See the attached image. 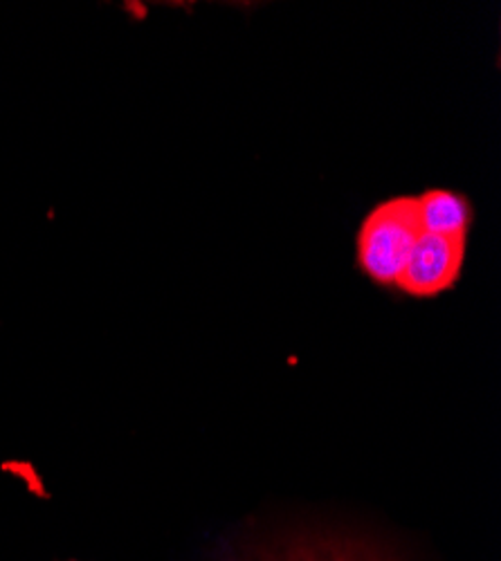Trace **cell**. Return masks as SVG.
<instances>
[{
	"mask_svg": "<svg viewBox=\"0 0 501 561\" xmlns=\"http://www.w3.org/2000/svg\"><path fill=\"white\" fill-rule=\"evenodd\" d=\"M466 245L468 239H449L421 231L412 254H409L396 280V288L419 299H430L449 290L462 276Z\"/></svg>",
	"mask_w": 501,
	"mask_h": 561,
	"instance_id": "2",
	"label": "cell"
},
{
	"mask_svg": "<svg viewBox=\"0 0 501 561\" xmlns=\"http://www.w3.org/2000/svg\"><path fill=\"white\" fill-rule=\"evenodd\" d=\"M227 561H396L383 550L344 537H297L250 550Z\"/></svg>",
	"mask_w": 501,
	"mask_h": 561,
	"instance_id": "3",
	"label": "cell"
},
{
	"mask_svg": "<svg viewBox=\"0 0 501 561\" xmlns=\"http://www.w3.org/2000/svg\"><path fill=\"white\" fill-rule=\"evenodd\" d=\"M417 209L421 231L449 239H468L472 205L466 196L449 190H428L417 198Z\"/></svg>",
	"mask_w": 501,
	"mask_h": 561,
	"instance_id": "4",
	"label": "cell"
},
{
	"mask_svg": "<svg viewBox=\"0 0 501 561\" xmlns=\"http://www.w3.org/2000/svg\"><path fill=\"white\" fill-rule=\"evenodd\" d=\"M419 237L417 196H396L376 205L357 229L355 256L360 270L378 286H396Z\"/></svg>",
	"mask_w": 501,
	"mask_h": 561,
	"instance_id": "1",
	"label": "cell"
}]
</instances>
